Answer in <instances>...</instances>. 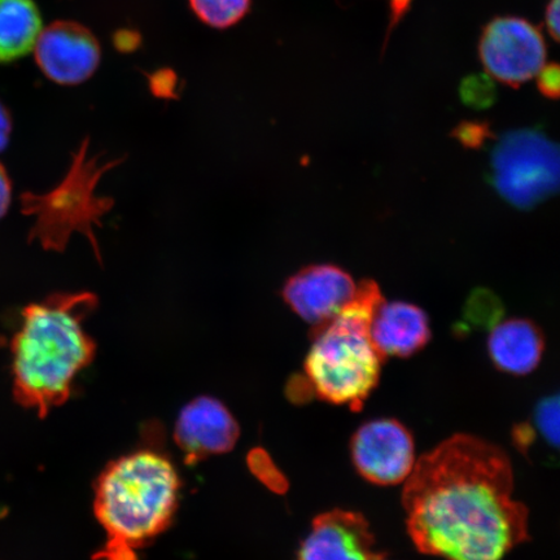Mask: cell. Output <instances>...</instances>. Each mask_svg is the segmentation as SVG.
<instances>
[{"label": "cell", "instance_id": "cell-1", "mask_svg": "<svg viewBox=\"0 0 560 560\" xmlns=\"http://www.w3.org/2000/svg\"><path fill=\"white\" fill-rule=\"evenodd\" d=\"M402 501L411 540L427 556L501 560L528 540L510 459L478 438L453 436L417 459Z\"/></svg>", "mask_w": 560, "mask_h": 560}, {"label": "cell", "instance_id": "cell-2", "mask_svg": "<svg viewBox=\"0 0 560 560\" xmlns=\"http://www.w3.org/2000/svg\"><path fill=\"white\" fill-rule=\"evenodd\" d=\"M93 293H60L27 306L12 341L15 395L21 405L46 416L67 401L77 374L95 354V342L83 328L94 310Z\"/></svg>", "mask_w": 560, "mask_h": 560}, {"label": "cell", "instance_id": "cell-3", "mask_svg": "<svg viewBox=\"0 0 560 560\" xmlns=\"http://www.w3.org/2000/svg\"><path fill=\"white\" fill-rule=\"evenodd\" d=\"M180 482L171 460L139 451L105 468L95 488V514L107 542L97 560H138L137 550L165 530L177 510Z\"/></svg>", "mask_w": 560, "mask_h": 560}, {"label": "cell", "instance_id": "cell-4", "mask_svg": "<svg viewBox=\"0 0 560 560\" xmlns=\"http://www.w3.org/2000/svg\"><path fill=\"white\" fill-rule=\"evenodd\" d=\"M374 280H362L352 300L326 324L313 327L305 360V387L328 404L362 409L380 383L384 357L370 336L383 301Z\"/></svg>", "mask_w": 560, "mask_h": 560}, {"label": "cell", "instance_id": "cell-5", "mask_svg": "<svg viewBox=\"0 0 560 560\" xmlns=\"http://www.w3.org/2000/svg\"><path fill=\"white\" fill-rule=\"evenodd\" d=\"M490 182L514 208L540 206L558 191L559 147L538 129L505 132L490 155Z\"/></svg>", "mask_w": 560, "mask_h": 560}, {"label": "cell", "instance_id": "cell-6", "mask_svg": "<svg viewBox=\"0 0 560 560\" xmlns=\"http://www.w3.org/2000/svg\"><path fill=\"white\" fill-rule=\"evenodd\" d=\"M85 151L83 147L68 178L56 190L42 196L27 195L23 199L24 212L35 217L32 237L46 248L65 245L70 231L77 230L73 217L82 231L86 222L81 217L93 221V215L102 213L103 208L93 206V187L100 177L86 174Z\"/></svg>", "mask_w": 560, "mask_h": 560}, {"label": "cell", "instance_id": "cell-7", "mask_svg": "<svg viewBox=\"0 0 560 560\" xmlns=\"http://www.w3.org/2000/svg\"><path fill=\"white\" fill-rule=\"evenodd\" d=\"M479 51L488 74L514 88L535 79L546 61L542 34L520 18L492 21L481 35Z\"/></svg>", "mask_w": 560, "mask_h": 560}, {"label": "cell", "instance_id": "cell-8", "mask_svg": "<svg viewBox=\"0 0 560 560\" xmlns=\"http://www.w3.org/2000/svg\"><path fill=\"white\" fill-rule=\"evenodd\" d=\"M350 451L362 478L382 487L406 481L417 464L415 440L395 419L363 424L354 433Z\"/></svg>", "mask_w": 560, "mask_h": 560}, {"label": "cell", "instance_id": "cell-9", "mask_svg": "<svg viewBox=\"0 0 560 560\" xmlns=\"http://www.w3.org/2000/svg\"><path fill=\"white\" fill-rule=\"evenodd\" d=\"M42 72L59 85L85 82L101 65V46L86 26L56 21L42 30L34 46Z\"/></svg>", "mask_w": 560, "mask_h": 560}, {"label": "cell", "instance_id": "cell-10", "mask_svg": "<svg viewBox=\"0 0 560 560\" xmlns=\"http://www.w3.org/2000/svg\"><path fill=\"white\" fill-rule=\"evenodd\" d=\"M355 291L349 272L332 264H319L306 266L287 280L282 296L300 318L317 327L332 319Z\"/></svg>", "mask_w": 560, "mask_h": 560}, {"label": "cell", "instance_id": "cell-11", "mask_svg": "<svg viewBox=\"0 0 560 560\" xmlns=\"http://www.w3.org/2000/svg\"><path fill=\"white\" fill-rule=\"evenodd\" d=\"M365 517L347 510H332L315 517L298 560H383Z\"/></svg>", "mask_w": 560, "mask_h": 560}, {"label": "cell", "instance_id": "cell-12", "mask_svg": "<svg viewBox=\"0 0 560 560\" xmlns=\"http://www.w3.org/2000/svg\"><path fill=\"white\" fill-rule=\"evenodd\" d=\"M240 438V427L220 401L210 397L188 404L175 425V441L188 464L228 453Z\"/></svg>", "mask_w": 560, "mask_h": 560}, {"label": "cell", "instance_id": "cell-13", "mask_svg": "<svg viewBox=\"0 0 560 560\" xmlns=\"http://www.w3.org/2000/svg\"><path fill=\"white\" fill-rule=\"evenodd\" d=\"M374 346L384 357H410L422 350L431 339L429 315L405 301L383 300L370 325Z\"/></svg>", "mask_w": 560, "mask_h": 560}, {"label": "cell", "instance_id": "cell-14", "mask_svg": "<svg viewBox=\"0 0 560 560\" xmlns=\"http://www.w3.org/2000/svg\"><path fill=\"white\" fill-rule=\"evenodd\" d=\"M545 349L544 335L534 322L513 318L493 327L488 353L495 368L511 375L530 374L540 365Z\"/></svg>", "mask_w": 560, "mask_h": 560}, {"label": "cell", "instance_id": "cell-15", "mask_svg": "<svg viewBox=\"0 0 560 560\" xmlns=\"http://www.w3.org/2000/svg\"><path fill=\"white\" fill-rule=\"evenodd\" d=\"M40 32L42 18L34 0H0V65L32 52Z\"/></svg>", "mask_w": 560, "mask_h": 560}, {"label": "cell", "instance_id": "cell-16", "mask_svg": "<svg viewBox=\"0 0 560 560\" xmlns=\"http://www.w3.org/2000/svg\"><path fill=\"white\" fill-rule=\"evenodd\" d=\"M190 4L202 23L215 30H226L247 15L250 0H190Z\"/></svg>", "mask_w": 560, "mask_h": 560}, {"label": "cell", "instance_id": "cell-17", "mask_svg": "<svg viewBox=\"0 0 560 560\" xmlns=\"http://www.w3.org/2000/svg\"><path fill=\"white\" fill-rule=\"evenodd\" d=\"M503 315V305L499 296L492 291L475 290L467 299L465 306L466 325L490 328L500 324Z\"/></svg>", "mask_w": 560, "mask_h": 560}, {"label": "cell", "instance_id": "cell-18", "mask_svg": "<svg viewBox=\"0 0 560 560\" xmlns=\"http://www.w3.org/2000/svg\"><path fill=\"white\" fill-rule=\"evenodd\" d=\"M559 401L558 396L548 397L537 406L535 425L541 438L551 446L559 444Z\"/></svg>", "mask_w": 560, "mask_h": 560}, {"label": "cell", "instance_id": "cell-19", "mask_svg": "<svg viewBox=\"0 0 560 560\" xmlns=\"http://www.w3.org/2000/svg\"><path fill=\"white\" fill-rule=\"evenodd\" d=\"M462 100L474 108H487L495 97L494 86L487 77H470L460 88Z\"/></svg>", "mask_w": 560, "mask_h": 560}, {"label": "cell", "instance_id": "cell-20", "mask_svg": "<svg viewBox=\"0 0 560 560\" xmlns=\"http://www.w3.org/2000/svg\"><path fill=\"white\" fill-rule=\"evenodd\" d=\"M453 136L467 149L478 150L486 145L489 139H492L493 132L488 122L466 121L454 129Z\"/></svg>", "mask_w": 560, "mask_h": 560}, {"label": "cell", "instance_id": "cell-21", "mask_svg": "<svg viewBox=\"0 0 560 560\" xmlns=\"http://www.w3.org/2000/svg\"><path fill=\"white\" fill-rule=\"evenodd\" d=\"M538 89L541 94L550 97V100H557L559 95V82L560 73L557 65L544 66L538 72Z\"/></svg>", "mask_w": 560, "mask_h": 560}, {"label": "cell", "instance_id": "cell-22", "mask_svg": "<svg viewBox=\"0 0 560 560\" xmlns=\"http://www.w3.org/2000/svg\"><path fill=\"white\" fill-rule=\"evenodd\" d=\"M11 182L9 175H7L4 167L0 164V219L9 210L11 202Z\"/></svg>", "mask_w": 560, "mask_h": 560}, {"label": "cell", "instance_id": "cell-23", "mask_svg": "<svg viewBox=\"0 0 560 560\" xmlns=\"http://www.w3.org/2000/svg\"><path fill=\"white\" fill-rule=\"evenodd\" d=\"M12 129L11 117L9 110L0 103V152L9 144L10 135Z\"/></svg>", "mask_w": 560, "mask_h": 560}, {"label": "cell", "instance_id": "cell-24", "mask_svg": "<svg viewBox=\"0 0 560 560\" xmlns=\"http://www.w3.org/2000/svg\"><path fill=\"white\" fill-rule=\"evenodd\" d=\"M559 3L560 0H551L548 10H546V25H548L549 32L556 39L559 37Z\"/></svg>", "mask_w": 560, "mask_h": 560}]
</instances>
